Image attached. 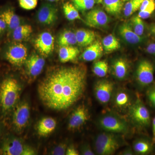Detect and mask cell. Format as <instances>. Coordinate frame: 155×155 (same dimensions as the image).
Returning <instances> with one entry per match:
<instances>
[{"label": "cell", "mask_w": 155, "mask_h": 155, "mask_svg": "<svg viewBox=\"0 0 155 155\" xmlns=\"http://www.w3.org/2000/svg\"><path fill=\"white\" fill-rule=\"evenodd\" d=\"M87 72L83 65L58 67L51 70L38 85L42 102L55 110H64L72 107L85 91Z\"/></svg>", "instance_id": "1"}, {"label": "cell", "mask_w": 155, "mask_h": 155, "mask_svg": "<svg viewBox=\"0 0 155 155\" xmlns=\"http://www.w3.org/2000/svg\"><path fill=\"white\" fill-rule=\"evenodd\" d=\"M21 87L14 78H5L0 84V108L4 114L13 110L19 101Z\"/></svg>", "instance_id": "2"}, {"label": "cell", "mask_w": 155, "mask_h": 155, "mask_svg": "<svg viewBox=\"0 0 155 155\" xmlns=\"http://www.w3.org/2000/svg\"><path fill=\"white\" fill-rule=\"evenodd\" d=\"M0 154L3 155H34L35 151L31 147L23 143L14 137H7L0 147Z\"/></svg>", "instance_id": "3"}, {"label": "cell", "mask_w": 155, "mask_h": 155, "mask_svg": "<svg viewBox=\"0 0 155 155\" xmlns=\"http://www.w3.org/2000/svg\"><path fill=\"white\" fill-rule=\"evenodd\" d=\"M95 147L98 154L110 155L119 148L120 144L114 133L107 132L100 134L97 136Z\"/></svg>", "instance_id": "4"}, {"label": "cell", "mask_w": 155, "mask_h": 155, "mask_svg": "<svg viewBox=\"0 0 155 155\" xmlns=\"http://www.w3.org/2000/svg\"><path fill=\"white\" fill-rule=\"evenodd\" d=\"M5 56L7 61L15 67L25 64L28 58V48L20 42L14 41L6 48Z\"/></svg>", "instance_id": "5"}, {"label": "cell", "mask_w": 155, "mask_h": 155, "mask_svg": "<svg viewBox=\"0 0 155 155\" xmlns=\"http://www.w3.org/2000/svg\"><path fill=\"white\" fill-rule=\"evenodd\" d=\"M100 127L107 132L125 133L128 130V125L124 119L113 114H106L100 118Z\"/></svg>", "instance_id": "6"}, {"label": "cell", "mask_w": 155, "mask_h": 155, "mask_svg": "<svg viewBox=\"0 0 155 155\" xmlns=\"http://www.w3.org/2000/svg\"><path fill=\"white\" fill-rule=\"evenodd\" d=\"M129 114L133 122L139 126L146 127L150 123L149 111L139 98L130 107Z\"/></svg>", "instance_id": "7"}, {"label": "cell", "mask_w": 155, "mask_h": 155, "mask_svg": "<svg viewBox=\"0 0 155 155\" xmlns=\"http://www.w3.org/2000/svg\"><path fill=\"white\" fill-rule=\"evenodd\" d=\"M154 67L151 61L143 59L140 61L136 70V79L141 87L148 86L154 80Z\"/></svg>", "instance_id": "8"}, {"label": "cell", "mask_w": 155, "mask_h": 155, "mask_svg": "<svg viewBox=\"0 0 155 155\" xmlns=\"http://www.w3.org/2000/svg\"><path fill=\"white\" fill-rule=\"evenodd\" d=\"M12 124L17 131H20L28 123L30 117V107L28 103L25 101L18 103L13 109Z\"/></svg>", "instance_id": "9"}, {"label": "cell", "mask_w": 155, "mask_h": 155, "mask_svg": "<svg viewBox=\"0 0 155 155\" xmlns=\"http://www.w3.org/2000/svg\"><path fill=\"white\" fill-rule=\"evenodd\" d=\"M38 22L41 25H53L58 19V9L52 3H44L39 8L36 15Z\"/></svg>", "instance_id": "10"}, {"label": "cell", "mask_w": 155, "mask_h": 155, "mask_svg": "<svg viewBox=\"0 0 155 155\" xmlns=\"http://www.w3.org/2000/svg\"><path fill=\"white\" fill-rule=\"evenodd\" d=\"M110 21V17L106 12L100 8H92L86 14L85 22L91 27L103 28L108 25Z\"/></svg>", "instance_id": "11"}, {"label": "cell", "mask_w": 155, "mask_h": 155, "mask_svg": "<svg viewBox=\"0 0 155 155\" xmlns=\"http://www.w3.org/2000/svg\"><path fill=\"white\" fill-rule=\"evenodd\" d=\"M54 46V38L48 31L40 34L35 41V47L40 54L48 57L53 52Z\"/></svg>", "instance_id": "12"}, {"label": "cell", "mask_w": 155, "mask_h": 155, "mask_svg": "<svg viewBox=\"0 0 155 155\" xmlns=\"http://www.w3.org/2000/svg\"><path fill=\"white\" fill-rule=\"evenodd\" d=\"M114 88V84L111 81L107 80L99 81L94 87L97 99L101 104H107L111 99Z\"/></svg>", "instance_id": "13"}, {"label": "cell", "mask_w": 155, "mask_h": 155, "mask_svg": "<svg viewBox=\"0 0 155 155\" xmlns=\"http://www.w3.org/2000/svg\"><path fill=\"white\" fill-rule=\"evenodd\" d=\"M89 116L88 110L84 105L78 106L70 116L68 129L73 130L79 128L88 120Z\"/></svg>", "instance_id": "14"}, {"label": "cell", "mask_w": 155, "mask_h": 155, "mask_svg": "<svg viewBox=\"0 0 155 155\" xmlns=\"http://www.w3.org/2000/svg\"><path fill=\"white\" fill-rule=\"evenodd\" d=\"M25 64L28 75L30 77L35 78L41 73L45 61L43 57L36 53H33L28 57Z\"/></svg>", "instance_id": "15"}, {"label": "cell", "mask_w": 155, "mask_h": 155, "mask_svg": "<svg viewBox=\"0 0 155 155\" xmlns=\"http://www.w3.org/2000/svg\"><path fill=\"white\" fill-rule=\"evenodd\" d=\"M118 33L121 38L128 44H141L145 39L144 36H139L134 32L129 22H124L119 25Z\"/></svg>", "instance_id": "16"}, {"label": "cell", "mask_w": 155, "mask_h": 155, "mask_svg": "<svg viewBox=\"0 0 155 155\" xmlns=\"http://www.w3.org/2000/svg\"><path fill=\"white\" fill-rule=\"evenodd\" d=\"M104 51L102 42L99 41L95 40L87 47L81 57L83 61L87 62L96 61L102 57Z\"/></svg>", "instance_id": "17"}, {"label": "cell", "mask_w": 155, "mask_h": 155, "mask_svg": "<svg viewBox=\"0 0 155 155\" xmlns=\"http://www.w3.org/2000/svg\"><path fill=\"white\" fill-rule=\"evenodd\" d=\"M0 17L5 22L9 35L21 23L20 18L11 8H7L1 11Z\"/></svg>", "instance_id": "18"}, {"label": "cell", "mask_w": 155, "mask_h": 155, "mask_svg": "<svg viewBox=\"0 0 155 155\" xmlns=\"http://www.w3.org/2000/svg\"><path fill=\"white\" fill-rule=\"evenodd\" d=\"M129 67V64L126 59L123 58H117L112 64V72L116 78L122 80L127 76Z\"/></svg>", "instance_id": "19"}, {"label": "cell", "mask_w": 155, "mask_h": 155, "mask_svg": "<svg viewBox=\"0 0 155 155\" xmlns=\"http://www.w3.org/2000/svg\"><path fill=\"white\" fill-rule=\"evenodd\" d=\"M77 44L82 47H87L96 40L94 31L88 29H78L75 31Z\"/></svg>", "instance_id": "20"}, {"label": "cell", "mask_w": 155, "mask_h": 155, "mask_svg": "<svg viewBox=\"0 0 155 155\" xmlns=\"http://www.w3.org/2000/svg\"><path fill=\"white\" fill-rule=\"evenodd\" d=\"M78 48L74 46L60 47L59 58L61 63H66L74 61L80 54Z\"/></svg>", "instance_id": "21"}, {"label": "cell", "mask_w": 155, "mask_h": 155, "mask_svg": "<svg viewBox=\"0 0 155 155\" xmlns=\"http://www.w3.org/2000/svg\"><path fill=\"white\" fill-rule=\"evenodd\" d=\"M57 126L55 119L51 117H45L39 122L37 126L38 132L41 137H45L52 133Z\"/></svg>", "instance_id": "22"}, {"label": "cell", "mask_w": 155, "mask_h": 155, "mask_svg": "<svg viewBox=\"0 0 155 155\" xmlns=\"http://www.w3.org/2000/svg\"><path fill=\"white\" fill-rule=\"evenodd\" d=\"M32 31L31 25H20L11 32L10 35L14 41L20 42L29 37Z\"/></svg>", "instance_id": "23"}, {"label": "cell", "mask_w": 155, "mask_h": 155, "mask_svg": "<svg viewBox=\"0 0 155 155\" xmlns=\"http://www.w3.org/2000/svg\"><path fill=\"white\" fill-rule=\"evenodd\" d=\"M102 4L106 12L113 16L119 15L123 8L122 0H103Z\"/></svg>", "instance_id": "24"}, {"label": "cell", "mask_w": 155, "mask_h": 155, "mask_svg": "<svg viewBox=\"0 0 155 155\" xmlns=\"http://www.w3.org/2000/svg\"><path fill=\"white\" fill-rule=\"evenodd\" d=\"M58 43L60 47L74 46L77 44L75 32L72 31H64L59 35Z\"/></svg>", "instance_id": "25"}, {"label": "cell", "mask_w": 155, "mask_h": 155, "mask_svg": "<svg viewBox=\"0 0 155 155\" xmlns=\"http://www.w3.org/2000/svg\"><path fill=\"white\" fill-rule=\"evenodd\" d=\"M102 44L104 51L107 53H111L119 49L120 44L116 36L110 34L103 39Z\"/></svg>", "instance_id": "26"}, {"label": "cell", "mask_w": 155, "mask_h": 155, "mask_svg": "<svg viewBox=\"0 0 155 155\" xmlns=\"http://www.w3.org/2000/svg\"><path fill=\"white\" fill-rule=\"evenodd\" d=\"M129 23L136 34L139 36H143L146 30V25L143 19L138 15H135L131 17Z\"/></svg>", "instance_id": "27"}, {"label": "cell", "mask_w": 155, "mask_h": 155, "mask_svg": "<svg viewBox=\"0 0 155 155\" xmlns=\"http://www.w3.org/2000/svg\"><path fill=\"white\" fill-rule=\"evenodd\" d=\"M63 11L66 18L69 21L81 19L78 10L72 3L67 2L64 3Z\"/></svg>", "instance_id": "28"}, {"label": "cell", "mask_w": 155, "mask_h": 155, "mask_svg": "<svg viewBox=\"0 0 155 155\" xmlns=\"http://www.w3.org/2000/svg\"><path fill=\"white\" fill-rule=\"evenodd\" d=\"M130 96L126 91H120L116 94L114 98L115 105L117 107L124 109L130 105Z\"/></svg>", "instance_id": "29"}, {"label": "cell", "mask_w": 155, "mask_h": 155, "mask_svg": "<svg viewBox=\"0 0 155 155\" xmlns=\"http://www.w3.org/2000/svg\"><path fill=\"white\" fill-rule=\"evenodd\" d=\"M143 0H129L127 1L123 8V11L125 17H130L139 10Z\"/></svg>", "instance_id": "30"}, {"label": "cell", "mask_w": 155, "mask_h": 155, "mask_svg": "<svg viewBox=\"0 0 155 155\" xmlns=\"http://www.w3.org/2000/svg\"><path fill=\"white\" fill-rule=\"evenodd\" d=\"M133 147L135 152L141 155L149 153L152 150V146L150 143L144 139L137 140L134 144Z\"/></svg>", "instance_id": "31"}, {"label": "cell", "mask_w": 155, "mask_h": 155, "mask_svg": "<svg viewBox=\"0 0 155 155\" xmlns=\"http://www.w3.org/2000/svg\"><path fill=\"white\" fill-rule=\"evenodd\" d=\"M93 72L98 77H105L109 70L108 63L104 61H99L95 62L93 67Z\"/></svg>", "instance_id": "32"}, {"label": "cell", "mask_w": 155, "mask_h": 155, "mask_svg": "<svg viewBox=\"0 0 155 155\" xmlns=\"http://www.w3.org/2000/svg\"><path fill=\"white\" fill-rule=\"evenodd\" d=\"M72 3L78 11L81 12L90 11L93 8L96 2L95 0H71Z\"/></svg>", "instance_id": "33"}, {"label": "cell", "mask_w": 155, "mask_h": 155, "mask_svg": "<svg viewBox=\"0 0 155 155\" xmlns=\"http://www.w3.org/2000/svg\"><path fill=\"white\" fill-rule=\"evenodd\" d=\"M38 2V0H19V6L26 10H31L35 8Z\"/></svg>", "instance_id": "34"}, {"label": "cell", "mask_w": 155, "mask_h": 155, "mask_svg": "<svg viewBox=\"0 0 155 155\" xmlns=\"http://www.w3.org/2000/svg\"><path fill=\"white\" fill-rule=\"evenodd\" d=\"M155 10V0H143L139 11L148 10L154 12Z\"/></svg>", "instance_id": "35"}, {"label": "cell", "mask_w": 155, "mask_h": 155, "mask_svg": "<svg viewBox=\"0 0 155 155\" xmlns=\"http://www.w3.org/2000/svg\"><path fill=\"white\" fill-rule=\"evenodd\" d=\"M147 96L151 105L155 108V85L148 88L147 92Z\"/></svg>", "instance_id": "36"}, {"label": "cell", "mask_w": 155, "mask_h": 155, "mask_svg": "<svg viewBox=\"0 0 155 155\" xmlns=\"http://www.w3.org/2000/svg\"><path fill=\"white\" fill-rule=\"evenodd\" d=\"M67 149V147L66 144L61 143V144H59L58 146L56 147L53 150L51 153L52 154L55 155H66Z\"/></svg>", "instance_id": "37"}, {"label": "cell", "mask_w": 155, "mask_h": 155, "mask_svg": "<svg viewBox=\"0 0 155 155\" xmlns=\"http://www.w3.org/2000/svg\"><path fill=\"white\" fill-rule=\"evenodd\" d=\"M153 12L147 10H143V11H139L138 16L142 19H147L149 18Z\"/></svg>", "instance_id": "38"}, {"label": "cell", "mask_w": 155, "mask_h": 155, "mask_svg": "<svg viewBox=\"0 0 155 155\" xmlns=\"http://www.w3.org/2000/svg\"><path fill=\"white\" fill-rule=\"evenodd\" d=\"M79 154V153L74 147L71 146L67 148L66 152V155H78Z\"/></svg>", "instance_id": "39"}, {"label": "cell", "mask_w": 155, "mask_h": 155, "mask_svg": "<svg viewBox=\"0 0 155 155\" xmlns=\"http://www.w3.org/2000/svg\"><path fill=\"white\" fill-rule=\"evenodd\" d=\"M146 50L148 54L155 57V43H152L148 45Z\"/></svg>", "instance_id": "40"}, {"label": "cell", "mask_w": 155, "mask_h": 155, "mask_svg": "<svg viewBox=\"0 0 155 155\" xmlns=\"http://www.w3.org/2000/svg\"><path fill=\"white\" fill-rule=\"evenodd\" d=\"M82 154L84 155H94L95 154L89 146L85 145L82 149Z\"/></svg>", "instance_id": "41"}, {"label": "cell", "mask_w": 155, "mask_h": 155, "mask_svg": "<svg viewBox=\"0 0 155 155\" xmlns=\"http://www.w3.org/2000/svg\"><path fill=\"white\" fill-rule=\"evenodd\" d=\"M7 29V26L5 22L0 17V36L2 35Z\"/></svg>", "instance_id": "42"}, {"label": "cell", "mask_w": 155, "mask_h": 155, "mask_svg": "<svg viewBox=\"0 0 155 155\" xmlns=\"http://www.w3.org/2000/svg\"><path fill=\"white\" fill-rule=\"evenodd\" d=\"M149 29L151 34L155 38V23L151 24Z\"/></svg>", "instance_id": "43"}, {"label": "cell", "mask_w": 155, "mask_h": 155, "mask_svg": "<svg viewBox=\"0 0 155 155\" xmlns=\"http://www.w3.org/2000/svg\"><path fill=\"white\" fill-rule=\"evenodd\" d=\"M122 155H133V153L132 151L130 149H127L123 151L122 153Z\"/></svg>", "instance_id": "44"}, {"label": "cell", "mask_w": 155, "mask_h": 155, "mask_svg": "<svg viewBox=\"0 0 155 155\" xmlns=\"http://www.w3.org/2000/svg\"><path fill=\"white\" fill-rule=\"evenodd\" d=\"M153 132L154 136H155V117L153 120Z\"/></svg>", "instance_id": "45"}, {"label": "cell", "mask_w": 155, "mask_h": 155, "mask_svg": "<svg viewBox=\"0 0 155 155\" xmlns=\"http://www.w3.org/2000/svg\"><path fill=\"white\" fill-rule=\"evenodd\" d=\"M49 2L53 3L55 2H58V1H60V0H46Z\"/></svg>", "instance_id": "46"}, {"label": "cell", "mask_w": 155, "mask_h": 155, "mask_svg": "<svg viewBox=\"0 0 155 155\" xmlns=\"http://www.w3.org/2000/svg\"><path fill=\"white\" fill-rule=\"evenodd\" d=\"M95 1L97 4H102L103 0H95Z\"/></svg>", "instance_id": "47"}, {"label": "cell", "mask_w": 155, "mask_h": 155, "mask_svg": "<svg viewBox=\"0 0 155 155\" xmlns=\"http://www.w3.org/2000/svg\"><path fill=\"white\" fill-rule=\"evenodd\" d=\"M123 2H127V1H129V0H122Z\"/></svg>", "instance_id": "48"}, {"label": "cell", "mask_w": 155, "mask_h": 155, "mask_svg": "<svg viewBox=\"0 0 155 155\" xmlns=\"http://www.w3.org/2000/svg\"><path fill=\"white\" fill-rule=\"evenodd\" d=\"M154 140L155 143V136H154Z\"/></svg>", "instance_id": "49"}]
</instances>
